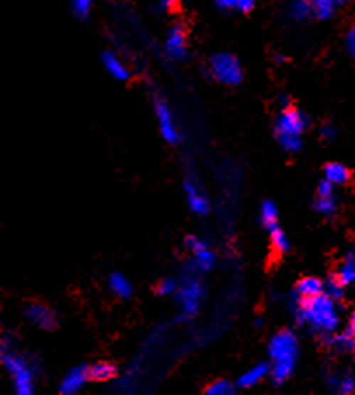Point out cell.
<instances>
[{
	"label": "cell",
	"mask_w": 355,
	"mask_h": 395,
	"mask_svg": "<svg viewBox=\"0 0 355 395\" xmlns=\"http://www.w3.org/2000/svg\"><path fill=\"white\" fill-rule=\"evenodd\" d=\"M296 319L300 324L319 335H333L339 326V314L337 308V300L321 293L312 298H300L295 308Z\"/></svg>",
	"instance_id": "obj_1"
},
{
	"label": "cell",
	"mask_w": 355,
	"mask_h": 395,
	"mask_svg": "<svg viewBox=\"0 0 355 395\" xmlns=\"http://www.w3.org/2000/svg\"><path fill=\"white\" fill-rule=\"evenodd\" d=\"M298 338L292 331H279L268 343V355L272 359L270 378L275 385H282L291 378L298 361Z\"/></svg>",
	"instance_id": "obj_2"
},
{
	"label": "cell",
	"mask_w": 355,
	"mask_h": 395,
	"mask_svg": "<svg viewBox=\"0 0 355 395\" xmlns=\"http://www.w3.org/2000/svg\"><path fill=\"white\" fill-rule=\"evenodd\" d=\"M307 126L308 119L302 110L290 107L284 108L275 122V135L280 147L286 152H298L302 148Z\"/></svg>",
	"instance_id": "obj_3"
},
{
	"label": "cell",
	"mask_w": 355,
	"mask_h": 395,
	"mask_svg": "<svg viewBox=\"0 0 355 395\" xmlns=\"http://www.w3.org/2000/svg\"><path fill=\"white\" fill-rule=\"evenodd\" d=\"M2 362L13 379L14 392L18 395H32L35 385V369L32 364L23 355L13 354V352H6L2 355Z\"/></svg>",
	"instance_id": "obj_4"
},
{
	"label": "cell",
	"mask_w": 355,
	"mask_h": 395,
	"mask_svg": "<svg viewBox=\"0 0 355 395\" xmlns=\"http://www.w3.org/2000/svg\"><path fill=\"white\" fill-rule=\"evenodd\" d=\"M209 72L218 82L226 85H237L243 80V66L230 53H218L209 60Z\"/></svg>",
	"instance_id": "obj_5"
},
{
	"label": "cell",
	"mask_w": 355,
	"mask_h": 395,
	"mask_svg": "<svg viewBox=\"0 0 355 395\" xmlns=\"http://www.w3.org/2000/svg\"><path fill=\"white\" fill-rule=\"evenodd\" d=\"M176 298L183 314L195 315L201 310L202 300H204V285H202L197 277H185V279L178 284Z\"/></svg>",
	"instance_id": "obj_6"
},
{
	"label": "cell",
	"mask_w": 355,
	"mask_h": 395,
	"mask_svg": "<svg viewBox=\"0 0 355 395\" xmlns=\"http://www.w3.org/2000/svg\"><path fill=\"white\" fill-rule=\"evenodd\" d=\"M155 115H157L159 129H161L162 138L167 143L174 144L179 142V131L176 126V119H174L173 110L169 108V105L166 101L157 100L155 101Z\"/></svg>",
	"instance_id": "obj_7"
},
{
	"label": "cell",
	"mask_w": 355,
	"mask_h": 395,
	"mask_svg": "<svg viewBox=\"0 0 355 395\" xmlns=\"http://www.w3.org/2000/svg\"><path fill=\"white\" fill-rule=\"evenodd\" d=\"M164 53L171 61H181L186 56V33L183 26H173L166 35Z\"/></svg>",
	"instance_id": "obj_8"
},
{
	"label": "cell",
	"mask_w": 355,
	"mask_h": 395,
	"mask_svg": "<svg viewBox=\"0 0 355 395\" xmlns=\"http://www.w3.org/2000/svg\"><path fill=\"white\" fill-rule=\"evenodd\" d=\"M25 317L28 322H32L33 326L41 327L44 331H51L56 327L58 319L56 314L48 307V305L42 303H30L25 310Z\"/></svg>",
	"instance_id": "obj_9"
},
{
	"label": "cell",
	"mask_w": 355,
	"mask_h": 395,
	"mask_svg": "<svg viewBox=\"0 0 355 395\" xmlns=\"http://www.w3.org/2000/svg\"><path fill=\"white\" fill-rule=\"evenodd\" d=\"M88 379H91L89 367L85 366L73 367V369H70L68 373L65 374L63 381H61L60 385V392L63 395H73L80 392V390L84 389L85 383H88Z\"/></svg>",
	"instance_id": "obj_10"
},
{
	"label": "cell",
	"mask_w": 355,
	"mask_h": 395,
	"mask_svg": "<svg viewBox=\"0 0 355 395\" xmlns=\"http://www.w3.org/2000/svg\"><path fill=\"white\" fill-rule=\"evenodd\" d=\"M101 63H103L105 70H107V73L112 77V79H115V80L129 79V75H131L129 68H127L126 63H124V61L120 60L115 53H110V51L105 53L103 56H101Z\"/></svg>",
	"instance_id": "obj_11"
},
{
	"label": "cell",
	"mask_w": 355,
	"mask_h": 395,
	"mask_svg": "<svg viewBox=\"0 0 355 395\" xmlns=\"http://www.w3.org/2000/svg\"><path fill=\"white\" fill-rule=\"evenodd\" d=\"M185 194H186V202H189L190 209L197 214H206L209 211V201L202 190L198 189L197 183L194 181H185Z\"/></svg>",
	"instance_id": "obj_12"
},
{
	"label": "cell",
	"mask_w": 355,
	"mask_h": 395,
	"mask_svg": "<svg viewBox=\"0 0 355 395\" xmlns=\"http://www.w3.org/2000/svg\"><path fill=\"white\" fill-rule=\"evenodd\" d=\"M268 374H270V366L265 362H258L240 374L237 385H239L240 389H253V386H256L258 383L263 381Z\"/></svg>",
	"instance_id": "obj_13"
},
{
	"label": "cell",
	"mask_w": 355,
	"mask_h": 395,
	"mask_svg": "<svg viewBox=\"0 0 355 395\" xmlns=\"http://www.w3.org/2000/svg\"><path fill=\"white\" fill-rule=\"evenodd\" d=\"M326 343L329 347H333L334 350L341 352V354H354L355 352V336L352 332L345 331L341 335H327Z\"/></svg>",
	"instance_id": "obj_14"
},
{
	"label": "cell",
	"mask_w": 355,
	"mask_h": 395,
	"mask_svg": "<svg viewBox=\"0 0 355 395\" xmlns=\"http://www.w3.org/2000/svg\"><path fill=\"white\" fill-rule=\"evenodd\" d=\"M350 178H352V174H350L349 167L339 162L327 164L326 169H324V179L331 181L333 185H345V183L350 181Z\"/></svg>",
	"instance_id": "obj_15"
},
{
	"label": "cell",
	"mask_w": 355,
	"mask_h": 395,
	"mask_svg": "<svg viewBox=\"0 0 355 395\" xmlns=\"http://www.w3.org/2000/svg\"><path fill=\"white\" fill-rule=\"evenodd\" d=\"M295 291L298 298H312V296H317L324 293V284L317 277H303V279L296 284Z\"/></svg>",
	"instance_id": "obj_16"
},
{
	"label": "cell",
	"mask_w": 355,
	"mask_h": 395,
	"mask_svg": "<svg viewBox=\"0 0 355 395\" xmlns=\"http://www.w3.org/2000/svg\"><path fill=\"white\" fill-rule=\"evenodd\" d=\"M192 254L195 268L201 270V272H209V270H213L214 263H216V256H214V253L209 249V244L202 246V248L198 249H194Z\"/></svg>",
	"instance_id": "obj_17"
},
{
	"label": "cell",
	"mask_w": 355,
	"mask_h": 395,
	"mask_svg": "<svg viewBox=\"0 0 355 395\" xmlns=\"http://www.w3.org/2000/svg\"><path fill=\"white\" fill-rule=\"evenodd\" d=\"M314 4L312 0H292L290 6V18L295 21H307L314 16Z\"/></svg>",
	"instance_id": "obj_18"
},
{
	"label": "cell",
	"mask_w": 355,
	"mask_h": 395,
	"mask_svg": "<svg viewBox=\"0 0 355 395\" xmlns=\"http://www.w3.org/2000/svg\"><path fill=\"white\" fill-rule=\"evenodd\" d=\"M337 279L343 285H355V256L354 254H349V256L343 260L341 267L338 268L337 272Z\"/></svg>",
	"instance_id": "obj_19"
},
{
	"label": "cell",
	"mask_w": 355,
	"mask_h": 395,
	"mask_svg": "<svg viewBox=\"0 0 355 395\" xmlns=\"http://www.w3.org/2000/svg\"><path fill=\"white\" fill-rule=\"evenodd\" d=\"M108 285H110L113 295L120 296V298H129L132 295V285L122 273H112Z\"/></svg>",
	"instance_id": "obj_20"
},
{
	"label": "cell",
	"mask_w": 355,
	"mask_h": 395,
	"mask_svg": "<svg viewBox=\"0 0 355 395\" xmlns=\"http://www.w3.org/2000/svg\"><path fill=\"white\" fill-rule=\"evenodd\" d=\"M327 385L333 386L338 394H352L355 390V378L352 374H343V376L331 374L327 376Z\"/></svg>",
	"instance_id": "obj_21"
},
{
	"label": "cell",
	"mask_w": 355,
	"mask_h": 395,
	"mask_svg": "<svg viewBox=\"0 0 355 395\" xmlns=\"http://www.w3.org/2000/svg\"><path fill=\"white\" fill-rule=\"evenodd\" d=\"M345 0H312L315 16L321 19H329Z\"/></svg>",
	"instance_id": "obj_22"
},
{
	"label": "cell",
	"mask_w": 355,
	"mask_h": 395,
	"mask_svg": "<svg viewBox=\"0 0 355 395\" xmlns=\"http://www.w3.org/2000/svg\"><path fill=\"white\" fill-rule=\"evenodd\" d=\"M260 220L267 230H272L274 226H277V221H279V211H277V206L274 202L265 201L263 204H261Z\"/></svg>",
	"instance_id": "obj_23"
},
{
	"label": "cell",
	"mask_w": 355,
	"mask_h": 395,
	"mask_svg": "<svg viewBox=\"0 0 355 395\" xmlns=\"http://www.w3.org/2000/svg\"><path fill=\"white\" fill-rule=\"evenodd\" d=\"M89 374H91V379H96V381H108L115 376V366L107 361L96 362L95 366L89 367Z\"/></svg>",
	"instance_id": "obj_24"
},
{
	"label": "cell",
	"mask_w": 355,
	"mask_h": 395,
	"mask_svg": "<svg viewBox=\"0 0 355 395\" xmlns=\"http://www.w3.org/2000/svg\"><path fill=\"white\" fill-rule=\"evenodd\" d=\"M315 209H317L321 214H324V216H331V214L337 213V199H334V194L317 195Z\"/></svg>",
	"instance_id": "obj_25"
},
{
	"label": "cell",
	"mask_w": 355,
	"mask_h": 395,
	"mask_svg": "<svg viewBox=\"0 0 355 395\" xmlns=\"http://www.w3.org/2000/svg\"><path fill=\"white\" fill-rule=\"evenodd\" d=\"M270 232V241H272V246L275 248V251L279 253H284L290 249V238H287L286 232H284L282 228H279V225L274 226L272 230H268Z\"/></svg>",
	"instance_id": "obj_26"
},
{
	"label": "cell",
	"mask_w": 355,
	"mask_h": 395,
	"mask_svg": "<svg viewBox=\"0 0 355 395\" xmlns=\"http://www.w3.org/2000/svg\"><path fill=\"white\" fill-rule=\"evenodd\" d=\"M208 395H232L235 394V386L233 383H230L228 379H216L206 389Z\"/></svg>",
	"instance_id": "obj_27"
},
{
	"label": "cell",
	"mask_w": 355,
	"mask_h": 395,
	"mask_svg": "<svg viewBox=\"0 0 355 395\" xmlns=\"http://www.w3.org/2000/svg\"><path fill=\"white\" fill-rule=\"evenodd\" d=\"M92 9V0H72V13L79 19H88Z\"/></svg>",
	"instance_id": "obj_28"
},
{
	"label": "cell",
	"mask_w": 355,
	"mask_h": 395,
	"mask_svg": "<svg viewBox=\"0 0 355 395\" xmlns=\"http://www.w3.org/2000/svg\"><path fill=\"white\" fill-rule=\"evenodd\" d=\"M324 293L333 300H339L343 296V293H345V285L339 283L337 277H333V279H329L324 284Z\"/></svg>",
	"instance_id": "obj_29"
},
{
	"label": "cell",
	"mask_w": 355,
	"mask_h": 395,
	"mask_svg": "<svg viewBox=\"0 0 355 395\" xmlns=\"http://www.w3.org/2000/svg\"><path fill=\"white\" fill-rule=\"evenodd\" d=\"M178 284L174 279H162L161 283L157 285V293L162 296H171V295H176L178 291Z\"/></svg>",
	"instance_id": "obj_30"
},
{
	"label": "cell",
	"mask_w": 355,
	"mask_h": 395,
	"mask_svg": "<svg viewBox=\"0 0 355 395\" xmlns=\"http://www.w3.org/2000/svg\"><path fill=\"white\" fill-rule=\"evenodd\" d=\"M345 46H346V51H349L350 56L355 58V26H352V28L346 32Z\"/></svg>",
	"instance_id": "obj_31"
},
{
	"label": "cell",
	"mask_w": 355,
	"mask_h": 395,
	"mask_svg": "<svg viewBox=\"0 0 355 395\" xmlns=\"http://www.w3.org/2000/svg\"><path fill=\"white\" fill-rule=\"evenodd\" d=\"M255 4L256 0H237L235 9L240 11V13H249V11H253Z\"/></svg>",
	"instance_id": "obj_32"
},
{
	"label": "cell",
	"mask_w": 355,
	"mask_h": 395,
	"mask_svg": "<svg viewBox=\"0 0 355 395\" xmlns=\"http://www.w3.org/2000/svg\"><path fill=\"white\" fill-rule=\"evenodd\" d=\"M321 135H322V138L331 139V138H334V136H337V129L331 126V124H326V126L321 129Z\"/></svg>",
	"instance_id": "obj_33"
},
{
	"label": "cell",
	"mask_w": 355,
	"mask_h": 395,
	"mask_svg": "<svg viewBox=\"0 0 355 395\" xmlns=\"http://www.w3.org/2000/svg\"><path fill=\"white\" fill-rule=\"evenodd\" d=\"M214 4H216L220 9H235L237 0H214Z\"/></svg>",
	"instance_id": "obj_34"
},
{
	"label": "cell",
	"mask_w": 355,
	"mask_h": 395,
	"mask_svg": "<svg viewBox=\"0 0 355 395\" xmlns=\"http://www.w3.org/2000/svg\"><path fill=\"white\" fill-rule=\"evenodd\" d=\"M179 0H159V6L161 9H171L173 6H176Z\"/></svg>",
	"instance_id": "obj_35"
},
{
	"label": "cell",
	"mask_w": 355,
	"mask_h": 395,
	"mask_svg": "<svg viewBox=\"0 0 355 395\" xmlns=\"http://www.w3.org/2000/svg\"><path fill=\"white\" fill-rule=\"evenodd\" d=\"M346 331L352 332V335L355 336V312H354L352 315H350V319H349V326H346Z\"/></svg>",
	"instance_id": "obj_36"
}]
</instances>
